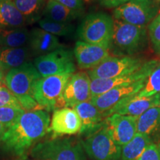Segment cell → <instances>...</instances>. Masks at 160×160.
I'll use <instances>...</instances> for the list:
<instances>
[{
	"mask_svg": "<svg viewBox=\"0 0 160 160\" xmlns=\"http://www.w3.org/2000/svg\"><path fill=\"white\" fill-rule=\"evenodd\" d=\"M50 116L43 110L25 112L9 128L2 141L8 151L23 156L31 146L42 138L49 129Z\"/></svg>",
	"mask_w": 160,
	"mask_h": 160,
	"instance_id": "cell-1",
	"label": "cell"
},
{
	"mask_svg": "<svg viewBox=\"0 0 160 160\" xmlns=\"http://www.w3.org/2000/svg\"><path fill=\"white\" fill-rule=\"evenodd\" d=\"M41 78L32 62H27L8 71L5 81L7 88L14 95L24 110H35L38 104L33 97L37 81Z\"/></svg>",
	"mask_w": 160,
	"mask_h": 160,
	"instance_id": "cell-2",
	"label": "cell"
},
{
	"mask_svg": "<svg viewBox=\"0 0 160 160\" xmlns=\"http://www.w3.org/2000/svg\"><path fill=\"white\" fill-rule=\"evenodd\" d=\"M148 45L146 27L133 25L114 19L111 51L117 57H134Z\"/></svg>",
	"mask_w": 160,
	"mask_h": 160,
	"instance_id": "cell-3",
	"label": "cell"
},
{
	"mask_svg": "<svg viewBox=\"0 0 160 160\" xmlns=\"http://www.w3.org/2000/svg\"><path fill=\"white\" fill-rule=\"evenodd\" d=\"M114 19L108 13L97 12L86 17L77 29L80 41L111 48Z\"/></svg>",
	"mask_w": 160,
	"mask_h": 160,
	"instance_id": "cell-4",
	"label": "cell"
},
{
	"mask_svg": "<svg viewBox=\"0 0 160 160\" xmlns=\"http://www.w3.org/2000/svg\"><path fill=\"white\" fill-rule=\"evenodd\" d=\"M71 76L62 74L40 78L36 83L33 91V97L38 106L48 110L65 108L62 94Z\"/></svg>",
	"mask_w": 160,
	"mask_h": 160,
	"instance_id": "cell-5",
	"label": "cell"
},
{
	"mask_svg": "<svg viewBox=\"0 0 160 160\" xmlns=\"http://www.w3.org/2000/svg\"><path fill=\"white\" fill-rule=\"evenodd\" d=\"M159 9L156 0H131L116 8L113 18L123 22L146 27L159 14Z\"/></svg>",
	"mask_w": 160,
	"mask_h": 160,
	"instance_id": "cell-6",
	"label": "cell"
},
{
	"mask_svg": "<svg viewBox=\"0 0 160 160\" xmlns=\"http://www.w3.org/2000/svg\"><path fill=\"white\" fill-rule=\"evenodd\" d=\"M32 154L37 160H85L80 144L70 139H56L39 143Z\"/></svg>",
	"mask_w": 160,
	"mask_h": 160,
	"instance_id": "cell-7",
	"label": "cell"
},
{
	"mask_svg": "<svg viewBox=\"0 0 160 160\" xmlns=\"http://www.w3.org/2000/svg\"><path fill=\"white\" fill-rule=\"evenodd\" d=\"M33 64L41 77L72 74L76 71L73 51L63 47L48 54L37 57Z\"/></svg>",
	"mask_w": 160,
	"mask_h": 160,
	"instance_id": "cell-8",
	"label": "cell"
},
{
	"mask_svg": "<svg viewBox=\"0 0 160 160\" xmlns=\"http://www.w3.org/2000/svg\"><path fill=\"white\" fill-rule=\"evenodd\" d=\"M82 145L93 160H118L122 154V147L112 139L105 122L99 129L90 133Z\"/></svg>",
	"mask_w": 160,
	"mask_h": 160,
	"instance_id": "cell-9",
	"label": "cell"
},
{
	"mask_svg": "<svg viewBox=\"0 0 160 160\" xmlns=\"http://www.w3.org/2000/svg\"><path fill=\"white\" fill-rule=\"evenodd\" d=\"M142 59L136 57L110 56L99 65L88 71L91 79H109L133 73L145 64Z\"/></svg>",
	"mask_w": 160,
	"mask_h": 160,
	"instance_id": "cell-10",
	"label": "cell"
},
{
	"mask_svg": "<svg viewBox=\"0 0 160 160\" xmlns=\"http://www.w3.org/2000/svg\"><path fill=\"white\" fill-rule=\"evenodd\" d=\"M159 62L157 59H151L145 64L137 71L128 74L119 76L109 79H93L91 81V98L105 93L110 90L119 86L129 85L136 82L146 79L149 77L154 68Z\"/></svg>",
	"mask_w": 160,
	"mask_h": 160,
	"instance_id": "cell-11",
	"label": "cell"
},
{
	"mask_svg": "<svg viewBox=\"0 0 160 160\" xmlns=\"http://www.w3.org/2000/svg\"><path fill=\"white\" fill-rule=\"evenodd\" d=\"M146 80L147 78L134 83L114 88L105 93L91 98V103L102 112L106 118L108 112L111 111L118 103L127 98L137 94L145 86Z\"/></svg>",
	"mask_w": 160,
	"mask_h": 160,
	"instance_id": "cell-12",
	"label": "cell"
},
{
	"mask_svg": "<svg viewBox=\"0 0 160 160\" xmlns=\"http://www.w3.org/2000/svg\"><path fill=\"white\" fill-rule=\"evenodd\" d=\"M91 78L86 72L71 74L62 94L65 107L73 108L78 104L91 100Z\"/></svg>",
	"mask_w": 160,
	"mask_h": 160,
	"instance_id": "cell-13",
	"label": "cell"
},
{
	"mask_svg": "<svg viewBox=\"0 0 160 160\" xmlns=\"http://www.w3.org/2000/svg\"><path fill=\"white\" fill-rule=\"evenodd\" d=\"M137 117L113 113L106 117L105 125L115 142L123 147L137 134Z\"/></svg>",
	"mask_w": 160,
	"mask_h": 160,
	"instance_id": "cell-14",
	"label": "cell"
},
{
	"mask_svg": "<svg viewBox=\"0 0 160 160\" xmlns=\"http://www.w3.org/2000/svg\"><path fill=\"white\" fill-rule=\"evenodd\" d=\"M73 55L81 69H92L111 56L110 49L102 46L77 41Z\"/></svg>",
	"mask_w": 160,
	"mask_h": 160,
	"instance_id": "cell-15",
	"label": "cell"
},
{
	"mask_svg": "<svg viewBox=\"0 0 160 160\" xmlns=\"http://www.w3.org/2000/svg\"><path fill=\"white\" fill-rule=\"evenodd\" d=\"M160 106V94L151 97H139L137 94L122 100L108 112L106 117L113 113L138 118L151 108Z\"/></svg>",
	"mask_w": 160,
	"mask_h": 160,
	"instance_id": "cell-16",
	"label": "cell"
},
{
	"mask_svg": "<svg viewBox=\"0 0 160 160\" xmlns=\"http://www.w3.org/2000/svg\"><path fill=\"white\" fill-rule=\"evenodd\" d=\"M81 120L73 108L68 107L55 110L48 131L55 135H72L80 131Z\"/></svg>",
	"mask_w": 160,
	"mask_h": 160,
	"instance_id": "cell-17",
	"label": "cell"
},
{
	"mask_svg": "<svg viewBox=\"0 0 160 160\" xmlns=\"http://www.w3.org/2000/svg\"><path fill=\"white\" fill-rule=\"evenodd\" d=\"M73 108L81 120L82 126L79 131L81 133L90 134L104 125L105 116L91 103V100L78 104Z\"/></svg>",
	"mask_w": 160,
	"mask_h": 160,
	"instance_id": "cell-18",
	"label": "cell"
},
{
	"mask_svg": "<svg viewBox=\"0 0 160 160\" xmlns=\"http://www.w3.org/2000/svg\"><path fill=\"white\" fill-rule=\"evenodd\" d=\"M28 47L32 55L39 57L48 54L61 48L58 38L42 28H33L31 31Z\"/></svg>",
	"mask_w": 160,
	"mask_h": 160,
	"instance_id": "cell-19",
	"label": "cell"
},
{
	"mask_svg": "<svg viewBox=\"0 0 160 160\" xmlns=\"http://www.w3.org/2000/svg\"><path fill=\"white\" fill-rule=\"evenodd\" d=\"M28 46L21 48H0V68L10 71L28 62L31 56Z\"/></svg>",
	"mask_w": 160,
	"mask_h": 160,
	"instance_id": "cell-20",
	"label": "cell"
},
{
	"mask_svg": "<svg viewBox=\"0 0 160 160\" xmlns=\"http://www.w3.org/2000/svg\"><path fill=\"white\" fill-rule=\"evenodd\" d=\"M27 22L12 0H0V29L25 27Z\"/></svg>",
	"mask_w": 160,
	"mask_h": 160,
	"instance_id": "cell-21",
	"label": "cell"
},
{
	"mask_svg": "<svg viewBox=\"0 0 160 160\" xmlns=\"http://www.w3.org/2000/svg\"><path fill=\"white\" fill-rule=\"evenodd\" d=\"M82 14V12L73 11L55 0H48L44 8L42 17L57 22L71 23Z\"/></svg>",
	"mask_w": 160,
	"mask_h": 160,
	"instance_id": "cell-22",
	"label": "cell"
},
{
	"mask_svg": "<svg viewBox=\"0 0 160 160\" xmlns=\"http://www.w3.org/2000/svg\"><path fill=\"white\" fill-rule=\"evenodd\" d=\"M137 133L151 138L158 131L160 132V106L151 108L137 118Z\"/></svg>",
	"mask_w": 160,
	"mask_h": 160,
	"instance_id": "cell-23",
	"label": "cell"
},
{
	"mask_svg": "<svg viewBox=\"0 0 160 160\" xmlns=\"http://www.w3.org/2000/svg\"><path fill=\"white\" fill-rule=\"evenodd\" d=\"M31 31L25 27L0 29V48H21L28 45Z\"/></svg>",
	"mask_w": 160,
	"mask_h": 160,
	"instance_id": "cell-24",
	"label": "cell"
},
{
	"mask_svg": "<svg viewBox=\"0 0 160 160\" xmlns=\"http://www.w3.org/2000/svg\"><path fill=\"white\" fill-rule=\"evenodd\" d=\"M15 7L25 17L27 24L38 22L43 16L45 0H12Z\"/></svg>",
	"mask_w": 160,
	"mask_h": 160,
	"instance_id": "cell-25",
	"label": "cell"
},
{
	"mask_svg": "<svg viewBox=\"0 0 160 160\" xmlns=\"http://www.w3.org/2000/svg\"><path fill=\"white\" fill-rule=\"evenodd\" d=\"M151 143L152 139L148 136L137 133L122 148V160H137Z\"/></svg>",
	"mask_w": 160,
	"mask_h": 160,
	"instance_id": "cell-26",
	"label": "cell"
},
{
	"mask_svg": "<svg viewBox=\"0 0 160 160\" xmlns=\"http://www.w3.org/2000/svg\"><path fill=\"white\" fill-rule=\"evenodd\" d=\"M38 25L40 28L56 37L57 36H59V37L71 36L75 31V26L73 24L57 22L52 21L45 18L39 20Z\"/></svg>",
	"mask_w": 160,
	"mask_h": 160,
	"instance_id": "cell-27",
	"label": "cell"
},
{
	"mask_svg": "<svg viewBox=\"0 0 160 160\" xmlns=\"http://www.w3.org/2000/svg\"><path fill=\"white\" fill-rule=\"evenodd\" d=\"M160 94V62L147 78L143 88L137 95L139 97H151Z\"/></svg>",
	"mask_w": 160,
	"mask_h": 160,
	"instance_id": "cell-28",
	"label": "cell"
},
{
	"mask_svg": "<svg viewBox=\"0 0 160 160\" xmlns=\"http://www.w3.org/2000/svg\"><path fill=\"white\" fill-rule=\"evenodd\" d=\"M148 33L153 50L160 56V14H158L148 25Z\"/></svg>",
	"mask_w": 160,
	"mask_h": 160,
	"instance_id": "cell-29",
	"label": "cell"
},
{
	"mask_svg": "<svg viewBox=\"0 0 160 160\" xmlns=\"http://www.w3.org/2000/svg\"><path fill=\"white\" fill-rule=\"evenodd\" d=\"M24 112L25 110L22 108L11 107L0 108V123L9 128L17 121L18 118Z\"/></svg>",
	"mask_w": 160,
	"mask_h": 160,
	"instance_id": "cell-30",
	"label": "cell"
},
{
	"mask_svg": "<svg viewBox=\"0 0 160 160\" xmlns=\"http://www.w3.org/2000/svg\"><path fill=\"white\" fill-rule=\"evenodd\" d=\"M4 107L22 108L17 98L10 91L7 86L2 85L0 88V108Z\"/></svg>",
	"mask_w": 160,
	"mask_h": 160,
	"instance_id": "cell-31",
	"label": "cell"
},
{
	"mask_svg": "<svg viewBox=\"0 0 160 160\" xmlns=\"http://www.w3.org/2000/svg\"><path fill=\"white\" fill-rule=\"evenodd\" d=\"M137 160H160V142H152Z\"/></svg>",
	"mask_w": 160,
	"mask_h": 160,
	"instance_id": "cell-32",
	"label": "cell"
},
{
	"mask_svg": "<svg viewBox=\"0 0 160 160\" xmlns=\"http://www.w3.org/2000/svg\"><path fill=\"white\" fill-rule=\"evenodd\" d=\"M65 7L75 11L82 12L84 10V3L82 0H55Z\"/></svg>",
	"mask_w": 160,
	"mask_h": 160,
	"instance_id": "cell-33",
	"label": "cell"
},
{
	"mask_svg": "<svg viewBox=\"0 0 160 160\" xmlns=\"http://www.w3.org/2000/svg\"><path fill=\"white\" fill-rule=\"evenodd\" d=\"M129 1L131 0H98L100 5L105 8H116Z\"/></svg>",
	"mask_w": 160,
	"mask_h": 160,
	"instance_id": "cell-34",
	"label": "cell"
},
{
	"mask_svg": "<svg viewBox=\"0 0 160 160\" xmlns=\"http://www.w3.org/2000/svg\"><path fill=\"white\" fill-rule=\"evenodd\" d=\"M7 129H8L7 126L3 125V124L0 123V142L2 141V138L4 137V135H5Z\"/></svg>",
	"mask_w": 160,
	"mask_h": 160,
	"instance_id": "cell-35",
	"label": "cell"
},
{
	"mask_svg": "<svg viewBox=\"0 0 160 160\" xmlns=\"http://www.w3.org/2000/svg\"><path fill=\"white\" fill-rule=\"evenodd\" d=\"M4 85V73L3 71L0 68V88Z\"/></svg>",
	"mask_w": 160,
	"mask_h": 160,
	"instance_id": "cell-36",
	"label": "cell"
},
{
	"mask_svg": "<svg viewBox=\"0 0 160 160\" xmlns=\"http://www.w3.org/2000/svg\"><path fill=\"white\" fill-rule=\"evenodd\" d=\"M156 1L157 2H159V3H160V0H156Z\"/></svg>",
	"mask_w": 160,
	"mask_h": 160,
	"instance_id": "cell-37",
	"label": "cell"
},
{
	"mask_svg": "<svg viewBox=\"0 0 160 160\" xmlns=\"http://www.w3.org/2000/svg\"><path fill=\"white\" fill-rule=\"evenodd\" d=\"M1 69H2V68H1Z\"/></svg>",
	"mask_w": 160,
	"mask_h": 160,
	"instance_id": "cell-38",
	"label": "cell"
}]
</instances>
